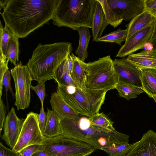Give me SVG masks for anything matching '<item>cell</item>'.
<instances>
[{
  "label": "cell",
  "mask_w": 156,
  "mask_h": 156,
  "mask_svg": "<svg viewBox=\"0 0 156 156\" xmlns=\"http://www.w3.org/2000/svg\"><path fill=\"white\" fill-rule=\"evenodd\" d=\"M59 0H9L1 13L6 25L18 38L52 19Z\"/></svg>",
  "instance_id": "6da1fadb"
},
{
  "label": "cell",
  "mask_w": 156,
  "mask_h": 156,
  "mask_svg": "<svg viewBox=\"0 0 156 156\" xmlns=\"http://www.w3.org/2000/svg\"><path fill=\"white\" fill-rule=\"evenodd\" d=\"M137 143V142L131 144L104 147L101 149L106 152L109 156H125Z\"/></svg>",
  "instance_id": "f546056e"
},
{
  "label": "cell",
  "mask_w": 156,
  "mask_h": 156,
  "mask_svg": "<svg viewBox=\"0 0 156 156\" xmlns=\"http://www.w3.org/2000/svg\"><path fill=\"white\" fill-rule=\"evenodd\" d=\"M0 99V134L1 136L2 131L6 117V110L3 100Z\"/></svg>",
  "instance_id": "8d00e7d4"
},
{
  "label": "cell",
  "mask_w": 156,
  "mask_h": 156,
  "mask_svg": "<svg viewBox=\"0 0 156 156\" xmlns=\"http://www.w3.org/2000/svg\"><path fill=\"white\" fill-rule=\"evenodd\" d=\"M19 43L18 38L13 34L5 52V55L7 59L10 61L15 66L17 61H19Z\"/></svg>",
  "instance_id": "603a6c76"
},
{
  "label": "cell",
  "mask_w": 156,
  "mask_h": 156,
  "mask_svg": "<svg viewBox=\"0 0 156 156\" xmlns=\"http://www.w3.org/2000/svg\"><path fill=\"white\" fill-rule=\"evenodd\" d=\"M9 0H1L0 1V9H1V8H3V9H4Z\"/></svg>",
  "instance_id": "b9f144b4"
},
{
  "label": "cell",
  "mask_w": 156,
  "mask_h": 156,
  "mask_svg": "<svg viewBox=\"0 0 156 156\" xmlns=\"http://www.w3.org/2000/svg\"><path fill=\"white\" fill-rule=\"evenodd\" d=\"M142 89L151 98L156 95V68H140Z\"/></svg>",
  "instance_id": "d6986e66"
},
{
  "label": "cell",
  "mask_w": 156,
  "mask_h": 156,
  "mask_svg": "<svg viewBox=\"0 0 156 156\" xmlns=\"http://www.w3.org/2000/svg\"><path fill=\"white\" fill-rule=\"evenodd\" d=\"M73 60V67L71 76L78 87L86 90V75L80 61V59L73 53L71 54Z\"/></svg>",
  "instance_id": "7402d4cb"
},
{
  "label": "cell",
  "mask_w": 156,
  "mask_h": 156,
  "mask_svg": "<svg viewBox=\"0 0 156 156\" xmlns=\"http://www.w3.org/2000/svg\"><path fill=\"white\" fill-rule=\"evenodd\" d=\"M32 156H51L44 150L37 152Z\"/></svg>",
  "instance_id": "60d3db41"
},
{
  "label": "cell",
  "mask_w": 156,
  "mask_h": 156,
  "mask_svg": "<svg viewBox=\"0 0 156 156\" xmlns=\"http://www.w3.org/2000/svg\"><path fill=\"white\" fill-rule=\"evenodd\" d=\"M115 70L119 83L126 84L142 89L140 69L128 61L126 58L113 60Z\"/></svg>",
  "instance_id": "30bf717a"
},
{
  "label": "cell",
  "mask_w": 156,
  "mask_h": 156,
  "mask_svg": "<svg viewBox=\"0 0 156 156\" xmlns=\"http://www.w3.org/2000/svg\"><path fill=\"white\" fill-rule=\"evenodd\" d=\"M148 43L151 45L152 49L156 50V16L154 22L153 31Z\"/></svg>",
  "instance_id": "ab89813d"
},
{
  "label": "cell",
  "mask_w": 156,
  "mask_h": 156,
  "mask_svg": "<svg viewBox=\"0 0 156 156\" xmlns=\"http://www.w3.org/2000/svg\"><path fill=\"white\" fill-rule=\"evenodd\" d=\"M9 60L7 59L5 62H0V99H1L2 95V80L4 75L6 71L9 69L8 63Z\"/></svg>",
  "instance_id": "d590c367"
},
{
  "label": "cell",
  "mask_w": 156,
  "mask_h": 156,
  "mask_svg": "<svg viewBox=\"0 0 156 156\" xmlns=\"http://www.w3.org/2000/svg\"><path fill=\"white\" fill-rule=\"evenodd\" d=\"M31 89L35 91L39 97L41 103V106L44 105L46 94L45 82L39 83L37 85L34 86L31 85Z\"/></svg>",
  "instance_id": "1f68e13d"
},
{
  "label": "cell",
  "mask_w": 156,
  "mask_h": 156,
  "mask_svg": "<svg viewBox=\"0 0 156 156\" xmlns=\"http://www.w3.org/2000/svg\"><path fill=\"white\" fill-rule=\"evenodd\" d=\"M47 120L43 135L46 138H52L60 134L61 120L52 110L47 108Z\"/></svg>",
  "instance_id": "ffe728a7"
},
{
  "label": "cell",
  "mask_w": 156,
  "mask_h": 156,
  "mask_svg": "<svg viewBox=\"0 0 156 156\" xmlns=\"http://www.w3.org/2000/svg\"><path fill=\"white\" fill-rule=\"evenodd\" d=\"M44 151L51 156H88L96 149L83 141L60 134L46 137Z\"/></svg>",
  "instance_id": "52a82bcc"
},
{
  "label": "cell",
  "mask_w": 156,
  "mask_h": 156,
  "mask_svg": "<svg viewBox=\"0 0 156 156\" xmlns=\"http://www.w3.org/2000/svg\"><path fill=\"white\" fill-rule=\"evenodd\" d=\"M0 30V62H5L7 60L5 55V52L12 33L6 25L3 27L1 21Z\"/></svg>",
  "instance_id": "f1b7e54d"
},
{
  "label": "cell",
  "mask_w": 156,
  "mask_h": 156,
  "mask_svg": "<svg viewBox=\"0 0 156 156\" xmlns=\"http://www.w3.org/2000/svg\"><path fill=\"white\" fill-rule=\"evenodd\" d=\"M44 150V144H34L25 147L19 153L20 156H32L37 152Z\"/></svg>",
  "instance_id": "4dcf8cb0"
},
{
  "label": "cell",
  "mask_w": 156,
  "mask_h": 156,
  "mask_svg": "<svg viewBox=\"0 0 156 156\" xmlns=\"http://www.w3.org/2000/svg\"><path fill=\"white\" fill-rule=\"evenodd\" d=\"M96 0H59L52 18L53 24L77 30L92 28Z\"/></svg>",
  "instance_id": "277c9868"
},
{
  "label": "cell",
  "mask_w": 156,
  "mask_h": 156,
  "mask_svg": "<svg viewBox=\"0 0 156 156\" xmlns=\"http://www.w3.org/2000/svg\"><path fill=\"white\" fill-rule=\"evenodd\" d=\"M110 7L125 21L131 20L145 10L144 0H107Z\"/></svg>",
  "instance_id": "8fae6325"
},
{
  "label": "cell",
  "mask_w": 156,
  "mask_h": 156,
  "mask_svg": "<svg viewBox=\"0 0 156 156\" xmlns=\"http://www.w3.org/2000/svg\"><path fill=\"white\" fill-rule=\"evenodd\" d=\"M38 114L33 112L27 114L25 119L14 151L20 152L25 147L34 144H44L46 137L40 129Z\"/></svg>",
  "instance_id": "9c48e42d"
},
{
  "label": "cell",
  "mask_w": 156,
  "mask_h": 156,
  "mask_svg": "<svg viewBox=\"0 0 156 156\" xmlns=\"http://www.w3.org/2000/svg\"><path fill=\"white\" fill-rule=\"evenodd\" d=\"M155 19V16L146 10L135 17L128 25V34L126 41L136 32L153 24Z\"/></svg>",
  "instance_id": "2e32d148"
},
{
  "label": "cell",
  "mask_w": 156,
  "mask_h": 156,
  "mask_svg": "<svg viewBox=\"0 0 156 156\" xmlns=\"http://www.w3.org/2000/svg\"><path fill=\"white\" fill-rule=\"evenodd\" d=\"M60 134L86 142L96 150L129 144L128 135L94 126L86 116L63 119L60 121Z\"/></svg>",
  "instance_id": "7a4b0ae2"
},
{
  "label": "cell",
  "mask_w": 156,
  "mask_h": 156,
  "mask_svg": "<svg viewBox=\"0 0 156 156\" xmlns=\"http://www.w3.org/2000/svg\"><path fill=\"white\" fill-rule=\"evenodd\" d=\"M64 61L65 60L56 71L54 80L57 84L78 87L73 80L70 74L67 70L65 66Z\"/></svg>",
  "instance_id": "484cf974"
},
{
  "label": "cell",
  "mask_w": 156,
  "mask_h": 156,
  "mask_svg": "<svg viewBox=\"0 0 156 156\" xmlns=\"http://www.w3.org/2000/svg\"><path fill=\"white\" fill-rule=\"evenodd\" d=\"M73 60L70 54L65 61V65L67 70L70 75L73 69Z\"/></svg>",
  "instance_id": "f35d334b"
},
{
  "label": "cell",
  "mask_w": 156,
  "mask_h": 156,
  "mask_svg": "<svg viewBox=\"0 0 156 156\" xmlns=\"http://www.w3.org/2000/svg\"><path fill=\"white\" fill-rule=\"evenodd\" d=\"M154 24L133 34L121 47L115 56L123 58L143 48L148 43L154 28Z\"/></svg>",
  "instance_id": "7c38bea8"
},
{
  "label": "cell",
  "mask_w": 156,
  "mask_h": 156,
  "mask_svg": "<svg viewBox=\"0 0 156 156\" xmlns=\"http://www.w3.org/2000/svg\"><path fill=\"white\" fill-rule=\"evenodd\" d=\"M73 50L69 42L39 43L26 65L33 80L39 83L54 80L56 71Z\"/></svg>",
  "instance_id": "3957f363"
},
{
  "label": "cell",
  "mask_w": 156,
  "mask_h": 156,
  "mask_svg": "<svg viewBox=\"0 0 156 156\" xmlns=\"http://www.w3.org/2000/svg\"><path fill=\"white\" fill-rule=\"evenodd\" d=\"M80 61L85 73L87 88L107 92L116 88L118 79L109 55L92 62L86 63L80 59Z\"/></svg>",
  "instance_id": "8992f818"
},
{
  "label": "cell",
  "mask_w": 156,
  "mask_h": 156,
  "mask_svg": "<svg viewBox=\"0 0 156 156\" xmlns=\"http://www.w3.org/2000/svg\"><path fill=\"white\" fill-rule=\"evenodd\" d=\"M96 1V7L92 23L93 41H96L101 37L105 28L108 25L107 23L102 7L99 2Z\"/></svg>",
  "instance_id": "ac0fdd59"
},
{
  "label": "cell",
  "mask_w": 156,
  "mask_h": 156,
  "mask_svg": "<svg viewBox=\"0 0 156 156\" xmlns=\"http://www.w3.org/2000/svg\"><path fill=\"white\" fill-rule=\"evenodd\" d=\"M50 103L52 110L56 112L61 120L65 118H75L80 115L76 113L56 92L52 94Z\"/></svg>",
  "instance_id": "e0dca14e"
},
{
  "label": "cell",
  "mask_w": 156,
  "mask_h": 156,
  "mask_svg": "<svg viewBox=\"0 0 156 156\" xmlns=\"http://www.w3.org/2000/svg\"><path fill=\"white\" fill-rule=\"evenodd\" d=\"M11 75L10 71L9 70V69H7L4 75L2 80V85H4L5 88L7 103V92L8 90H9L11 93L12 96H15V94L13 92V89L11 85Z\"/></svg>",
  "instance_id": "d6a6232c"
},
{
  "label": "cell",
  "mask_w": 156,
  "mask_h": 156,
  "mask_svg": "<svg viewBox=\"0 0 156 156\" xmlns=\"http://www.w3.org/2000/svg\"><path fill=\"white\" fill-rule=\"evenodd\" d=\"M0 156H20L19 153L9 149L0 143Z\"/></svg>",
  "instance_id": "74e56055"
},
{
  "label": "cell",
  "mask_w": 156,
  "mask_h": 156,
  "mask_svg": "<svg viewBox=\"0 0 156 156\" xmlns=\"http://www.w3.org/2000/svg\"><path fill=\"white\" fill-rule=\"evenodd\" d=\"M91 124L95 126L110 131L115 130L113 122L103 112L98 113L89 118Z\"/></svg>",
  "instance_id": "83f0119b"
},
{
  "label": "cell",
  "mask_w": 156,
  "mask_h": 156,
  "mask_svg": "<svg viewBox=\"0 0 156 156\" xmlns=\"http://www.w3.org/2000/svg\"><path fill=\"white\" fill-rule=\"evenodd\" d=\"M139 69L156 68V50L146 49L141 52L131 54L126 58Z\"/></svg>",
  "instance_id": "9a60e30c"
},
{
  "label": "cell",
  "mask_w": 156,
  "mask_h": 156,
  "mask_svg": "<svg viewBox=\"0 0 156 156\" xmlns=\"http://www.w3.org/2000/svg\"><path fill=\"white\" fill-rule=\"evenodd\" d=\"M127 29H121L107 34L99 38L96 41L116 43L121 45L124 41H126L127 36Z\"/></svg>",
  "instance_id": "4316f807"
},
{
  "label": "cell",
  "mask_w": 156,
  "mask_h": 156,
  "mask_svg": "<svg viewBox=\"0 0 156 156\" xmlns=\"http://www.w3.org/2000/svg\"><path fill=\"white\" fill-rule=\"evenodd\" d=\"M46 120L47 115L44 111V105L41 106L40 112L38 114V122L40 129L43 133L45 129Z\"/></svg>",
  "instance_id": "836d02e7"
},
{
  "label": "cell",
  "mask_w": 156,
  "mask_h": 156,
  "mask_svg": "<svg viewBox=\"0 0 156 156\" xmlns=\"http://www.w3.org/2000/svg\"><path fill=\"white\" fill-rule=\"evenodd\" d=\"M151 98L154 99V100L156 103V95L152 96Z\"/></svg>",
  "instance_id": "7bdbcfd3"
},
{
  "label": "cell",
  "mask_w": 156,
  "mask_h": 156,
  "mask_svg": "<svg viewBox=\"0 0 156 156\" xmlns=\"http://www.w3.org/2000/svg\"><path fill=\"white\" fill-rule=\"evenodd\" d=\"M89 29L87 27H81L76 30L79 34V40L75 53L77 57L83 62H85L88 57L87 49L91 37Z\"/></svg>",
  "instance_id": "44dd1931"
},
{
  "label": "cell",
  "mask_w": 156,
  "mask_h": 156,
  "mask_svg": "<svg viewBox=\"0 0 156 156\" xmlns=\"http://www.w3.org/2000/svg\"><path fill=\"white\" fill-rule=\"evenodd\" d=\"M145 10L151 14L156 16V0H144Z\"/></svg>",
  "instance_id": "e575fe53"
},
{
  "label": "cell",
  "mask_w": 156,
  "mask_h": 156,
  "mask_svg": "<svg viewBox=\"0 0 156 156\" xmlns=\"http://www.w3.org/2000/svg\"><path fill=\"white\" fill-rule=\"evenodd\" d=\"M24 120L23 118L18 117L13 107L6 116L2 139L12 149L17 141Z\"/></svg>",
  "instance_id": "4fadbf2b"
},
{
  "label": "cell",
  "mask_w": 156,
  "mask_h": 156,
  "mask_svg": "<svg viewBox=\"0 0 156 156\" xmlns=\"http://www.w3.org/2000/svg\"><path fill=\"white\" fill-rule=\"evenodd\" d=\"M125 156H156V132L150 129L144 134Z\"/></svg>",
  "instance_id": "5bb4252c"
},
{
  "label": "cell",
  "mask_w": 156,
  "mask_h": 156,
  "mask_svg": "<svg viewBox=\"0 0 156 156\" xmlns=\"http://www.w3.org/2000/svg\"><path fill=\"white\" fill-rule=\"evenodd\" d=\"M56 92L76 113L90 118L99 112L107 92L58 83Z\"/></svg>",
  "instance_id": "5b68a950"
},
{
  "label": "cell",
  "mask_w": 156,
  "mask_h": 156,
  "mask_svg": "<svg viewBox=\"0 0 156 156\" xmlns=\"http://www.w3.org/2000/svg\"><path fill=\"white\" fill-rule=\"evenodd\" d=\"M15 88L14 105L17 110H25L30 105L31 83L33 80L27 65L21 61L10 70Z\"/></svg>",
  "instance_id": "ba28073f"
},
{
  "label": "cell",
  "mask_w": 156,
  "mask_h": 156,
  "mask_svg": "<svg viewBox=\"0 0 156 156\" xmlns=\"http://www.w3.org/2000/svg\"><path fill=\"white\" fill-rule=\"evenodd\" d=\"M97 0L102 7L107 23L115 28L119 25L123 19L110 7L107 0Z\"/></svg>",
  "instance_id": "cb8c5ba5"
},
{
  "label": "cell",
  "mask_w": 156,
  "mask_h": 156,
  "mask_svg": "<svg viewBox=\"0 0 156 156\" xmlns=\"http://www.w3.org/2000/svg\"><path fill=\"white\" fill-rule=\"evenodd\" d=\"M119 95L128 101L136 98L138 95L144 92L141 88L130 85L118 83L116 88Z\"/></svg>",
  "instance_id": "d4e9b609"
}]
</instances>
